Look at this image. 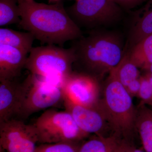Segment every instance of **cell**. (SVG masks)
Returning <instances> with one entry per match:
<instances>
[{
	"instance_id": "1",
	"label": "cell",
	"mask_w": 152,
	"mask_h": 152,
	"mask_svg": "<svg viewBox=\"0 0 152 152\" xmlns=\"http://www.w3.org/2000/svg\"><path fill=\"white\" fill-rule=\"evenodd\" d=\"M21 21L19 26L42 43L62 47L69 41L83 37L80 28L68 14L61 1L47 4L18 1Z\"/></svg>"
},
{
	"instance_id": "2",
	"label": "cell",
	"mask_w": 152,
	"mask_h": 152,
	"mask_svg": "<svg viewBox=\"0 0 152 152\" xmlns=\"http://www.w3.org/2000/svg\"><path fill=\"white\" fill-rule=\"evenodd\" d=\"M73 44L75 61L73 69L98 80L118 65L124 56L123 43L118 35L94 30Z\"/></svg>"
},
{
	"instance_id": "3",
	"label": "cell",
	"mask_w": 152,
	"mask_h": 152,
	"mask_svg": "<svg viewBox=\"0 0 152 152\" xmlns=\"http://www.w3.org/2000/svg\"><path fill=\"white\" fill-rule=\"evenodd\" d=\"M98 107L114 134L130 142L136 129L137 109L125 87L111 74L106 80L103 98Z\"/></svg>"
},
{
	"instance_id": "4",
	"label": "cell",
	"mask_w": 152,
	"mask_h": 152,
	"mask_svg": "<svg viewBox=\"0 0 152 152\" xmlns=\"http://www.w3.org/2000/svg\"><path fill=\"white\" fill-rule=\"evenodd\" d=\"M75 52L71 47L65 49L55 45L33 47L25 68L30 73L61 87L73 72Z\"/></svg>"
},
{
	"instance_id": "5",
	"label": "cell",
	"mask_w": 152,
	"mask_h": 152,
	"mask_svg": "<svg viewBox=\"0 0 152 152\" xmlns=\"http://www.w3.org/2000/svg\"><path fill=\"white\" fill-rule=\"evenodd\" d=\"M61 87L30 73L22 82L15 116L27 118L33 114L63 101Z\"/></svg>"
},
{
	"instance_id": "6",
	"label": "cell",
	"mask_w": 152,
	"mask_h": 152,
	"mask_svg": "<svg viewBox=\"0 0 152 152\" xmlns=\"http://www.w3.org/2000/svg\"><path fill=\"white\" fill-rule=\"evenodd\" d=\"M38 143L81 142L89 135L80 129L69 112L50 109L44 112L32 124Z\"/></svg>"
},
{
	"instance_id": "7",
	"label": "cell",
	"mask_w": 152,
	"mask_h": 152,
	"mask_svg": "<svg viewBox=\"0 0 152 152\" xmlns=\"http://www.w3.org/2000/svg\"><path fill=\"white\" fill-rule=\"evenodd\" d=\"M66 10L79 28L88 29L114 23L122 14L113 0H77Z\"/></svg>"
},
{
	"instance_id": "8",
	"label": "cell",
	"mask_w": 152,
	"mask_h": 152,
	"mask_svg": "<svg viewBox=\"0 0 152 152\" xmlns=\"http://www.w3.org/2000/svg\"><path fill=\"white\" fill-rule=\"evenodd\" d=\"M37 143L32 125L15 118L0 123V148L6 152H35Z\"/></svg>"
},
{
	"instance_id": "9",
	"label": "cell",
	"mask_w": 152,
	"mask_h": 152,
	"mask_svg": "<svg viewBox=\"0 0 152 152\" xmlns=\"http://www.w3.org/2000/svg\"><path fill=\"white\" fill-rule=\"evenodd\" d=\"M64 97L78 105L95 107L100 93L99 80L87 74L73 71L61 86Z\"/></svg>"
},
{
	"instance_id": "10",
	"label": "cell",
	"mask_w": 152,
	"mask_h": 152,
	"mask_svg": "<svg viewBox=\"0 0 152 152\" xmlns=\"http://www.w3.org/2000/svg\"><path fill=\"white\" fill-rule=\"evenodd\" d=\"M66 110L71 114L82 131L89 135L94 134L103 135L107 126H109L103 113L98 104L95 107L78 105L71 102L65 98L63 99Z\"/></svg>"
},
{
	"instance_id": "11",
	"label": "cell",
	"mask_w": 152,
	"mask_h": 152,
	"mask_svg": "<svg viewBox=\"0 0 152 152\" xmlns=\"http://www.w3.org/2000/svg\"><path fill=\"white\" fill-rule=\"evenodd\" d=\"M28 54L16 48L0 44V80H11L20 77Z\"/></svg>"
},
{
	"instance_id": "12",
	"label": "cell",
	"mask_w": 152,
	"mask_h": 152,
	"mask_svg": "<svg viewBox=\"0 0 152 152\" xmlns=\"http://www.w3.org/2000/svg\"><path fill=\"white\" fill-rule=\"evenodd\" d=\"M0 123L15 117L22 83L13 80H0Z\"/></svg>"
},
{
	"instance_id": "13",
	"label": "cell",
	"mask_w": 152,
	"mask_h": 152,
	"mask_svg": "<svg viewBox=\"0 0 152 152\" xmlns=\"http://www.w3.org/2000/svg\"><path fill=\"white\" fill-rule=\"evenodd\" d=\"M124 140L115 134L94 136L81 144L78 152H122Z\"/></svg>"
},
{
	"instance_id": "14",
	"label": "cell",
	"mask_w": 152,
	"mask_h": 152,
	"mask_svg": "<svg viewBox=\"0 0 152 152\" xmlns=\"http://www.w3.org/2000/svg\"><path fill=\"white\" fill-rule=\"evenodd\" d=\"M135 127L146 152H152V110L145 104L137 109Z\"/></svg>"
},
{
	"instance_id": "15",
	"label": "cell",
	"mask_w": 152,
	"mask_h": 152,
	"mask_svg": "<svg viewBox=\"0 0 152 152\" xmlns=\"http://www.w3.org/2000/svg\"><path fill=\"white\" fill-rule=\"evenodd\" d=\"M35 38L31 33L18 31L11 29L0 28V44L13 47L29 54Z\"/></svg>"
},
{
	"instance_id": "16",
	"label": "cell",
	"mask_w": 152,
	"mask_h": 152,
	"mask_svg": "<svg viewBox=\"0 0 152 152\" xmlns=\"http://www.w3.org/2000/svg\"><path fill=\"white\" fill-rule=\"evenodd\" d=\"M152 34V0H149L139 14L131 30L130 43L134 45L142 39Z\"/></svg>"
},
{
	"instance_id": "17",
	"label": "cell",
	"mask_w": 152,
	"mask_h": 152,
	"mask_svg": "<svg viewBox=\"0 0 152 152\" xmlns=\"http://www.w3.org/2000/svg\"><path fill=\"white\" fill-rule=\"evenodd\" d=\"M128 53L133 64L138 68L147 70L152 64V34L133 46Z\"/></svg>"
},
{
	"instance_id": "18",
	"label": "cell",
	"mask_w": 152,
	"mask_h": 152,
	"mask_svg": "<svg viewBox=\"0 0 152 152\" xmlns=\"http://www.w3.org/2000/svg\"><path fill=\"white\" fill-rule=\"evenodd\" d=\"M109 73L113 75L125 88L131 82L140 77L138 68L131 61L128 53L124 55L118 65Z\"/></svg>"
},
{
	"instance_id": "19",
	"label": "cell",
	"mask_w": 152,
	"mask_h": 152,
	"mask_svg": "<svg viewBox=\"0 0 152 152\" xmlns=\"http://www.w3.org/2000/svg\"><path fill=\"white\" fill-rule=\"evenodd\" d=\"M17 0H0V26L18 24L21 21Z\"/></svg>"
},
{
	"instance_id": "20",
	"label": "cell",
	"mask_w": 152,
	"mask_h": 152,
	"mask_svg": "<svg viewBox=\"0 0 152 152\" xmlns=\"http://www.w3.org/2000/svg\"><path fill=\"white\" fill-rule=\"evenodd\" d=\"M82 143L62 142L56 143L42 144L37 146L35 152H78Z\"/></svg>"
},
{
	"instance_id": "21",
	"label": "cell",
	"mask_w": 152,
	"mask_h": 152,
	"mask_svg": "<svg viewBox=\"0 0 152 152\" xmlns=\"http://www.w3.org/2000/svg\"><path fill=\"white\" fill-rule=\"evenodd\" d=\"M141 86L138 96L142 104L152 106V88L145 75L140 77Z\"/></svg>"
},
{
	"instance_id": "22",
	"label": "cell",
	"mask_w": 152,
	"mask_h": 152,
	"mask_svg": "<svg viewBox=\"0 0 152 152\" xmlns=\"http://www.w3.org/2000/svg\"><path fill=\"white\" fill-rule=\"evenodd\" d=\"M140 78L131 82L125 88L128 92L132 97L137 96H138L141 86Z\"/></svg>"
},
{
	"instance_id": "23",
	"label": "cell",
	"mask_w": 152,
	"mask_h": 152,
	"mask_svg": "<svg viewBox=\"0 0 152 152\" xmlns=\"http://www.w3.org/2000/svg\"><path fill=\"white\" fill-rule=\"evenodd\" d=\"M119 6L132 7L137 5L139 3L142 2L144 0H113Z\"/></svg>"
},
{
	"instance_id": "24",
	"label": "cell",
	"mask_w": 152,
	"mask_h": 152,
	"mask_svg": "<svg viewBox=\"0 0 152 152\" xmlns=\"http://www.w3.org/2000/svg\"><path fill=\"white\" fill-rule=\"evenodd\" d=\"M122 152H144L141 150L137 149L130 142L124 140Z\"/></svg>"
},
{
	"instance_id": "25",
	"label": "cell",
	"mask_w": 152,
	"mask_h": 152,
	"mask_svg": "<svg viewBox=\"0 0 152 152\" xmlns=\"http://www.w3.org/2000/svg\"><path fill=\"white\" fill-rule=\"evenodd\" d=\"M145 76L148 79V80L150 84H151V86L152 88V77L148 73V72L145 75Z\"/></svg>"
},
{
	"instance_id": "26",
	"label": "cell",
	"mask_w": 152,
	"mask_h": 152,
	"mask_svg": "<svg viewBox=\"0 0 152 152\" xmlns=\"http://www.w3.org/2000/svg\"><path fill=\"white\" fill-rule=\"evenodd\" d=\"M146 71H148L147 72L152 77V64L148 68Z\"/></svg>"
},
{
	"instance_id": "27",
	"label": "cell",
	"mask_w": 152,
	"mask_h": 152,
	"mask_svg": "<svg viewBox=\"0 0 152 152\" xmlns=\"http://www.w3.org/2000/svg\"><path fill=\"white\" fill-rule=\"evenodd\" d=\"M18 1H25L26 2H33L35 1L34 0H17Z\"/></svg>"
},
{
	"instance_id": "28",
	"label": "cell",
	"mask_w": 152,
	"mask_h": 152,
	"mask_svg": "<svg viewBox=\"0 0 152 152\" xmlns=\"http://www.w3.org/2000/svg\"><path fill=\"white\" fill-rule=\"evenodd\" d=\"M0 152H6L3 149L1 148H0Z\"/></svg>"
},
{
	"instance_id": "29",
	"label": "cell",
	"mask_w": 152,
	"mask_h": 152,
	"mask_svg": "<svg viewBox=\"0 0 152 152\" xmlns=\"http://www.w3.org/2000/svg\"><path fill=\"white\" fill-rule=\"evenodd\" d=\"M50 1H56V2H58L59 1H60V0H50Z\"/></svg>"
},
{
	"instance_id": "30",
	"label": "cell",
	"mask_w": 152,
	"mask_h": 152,
	"mask_svg": "<svg viewBox=\"0 0 152 152\" xmlns=\"http://www.w3.org/2000/svg\"><path fill=\"white\" fill-rule=\"evenodd\" d=\"M77 1V0H76V1Z\"/></svg>"
}]
</instances>
